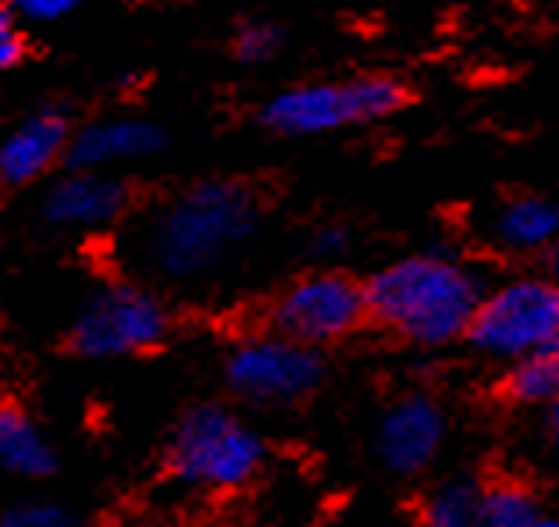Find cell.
Listing matches in <instances>:
<instances>
[{
    "instance_id": "6da1fadb",
    "label": "cell",
    "mask_w": 559,
    "mask_h": 527,
    "mask_svg": "<svg viewBox=\"0 0 559 527\" xmlns=\"http://www.w3.org/2000/svg\"><path fill=\"white\" fill-rule=\"evenodd\" d=\"M261 200L247 182L214 179L171 196L143 228V261L160 278L193 282L217 272L257 232Z\"/></svg>"
},
{
    "instance_id": "7a4b0ae2",
    "label": "cell",
    "mask_w": 559,
    "mask_h": 527,
    "mask_svg": "<svg viewBox=\"0 0 559 527\" xmlns=\"http://www.w3.org/2000/svg\"><path fill=\"white\" fill-rule=\"evenodd\" d=\"M481 300L477 278L445 256H406L367 286L371 318L420 346H442L467 335Z\"/></svg>"
},
{
    "instance_id": "3957f363",
    "label": "cell",
    "mask_w": 559,
    "mask_h": 527,
    "mask_svg": "<svg viewBox=\"0 0 559 527\" xmlns=\"http://www.w3.org/2000/svg\"><path fill=\"white\" fill-rule=\"evenodd\" d=\"M264 464V442L236 414L197 407L182 417L171 439L175 478L197 489H239Z\"/></svg>"
},
{
    "instance_id": "277c9868",
    "label": "cell",
    "mask_w": 559,
    "mask_h": 527,
    "mask_svg": "<svg viewBox=\"0 0 559 527\" xmlns=\"http://www.w3.org/2000/svg\"><path fill=\"white\" fill-rule=\"evenodd\" d=\"M403 104V86L389 75H364L346 83H313L282 89L264 104V125L282 136H321V132L364 125L392 115Z\"/></svg>"
},
{
    "instance_id": "5b68a950",
    "label": "cell",
    "mask_w": 559,
    "mask_h": 527,
    "mask_svg": "<svg viewBox=\"0 0 559 527\" xmlns=\"http://www.w3.org/2000/svg\"><path fill=\"white\" fill-rule=\"evenodd\" d=\"M471 343L488 357L521 360L559 339V282L516 278L488 292L471 321Z\"/></svg>"
},
{
    "instance_id": "8992f818",
    "label": "cell",
    "mask_w": 559,
    "mask_h": 527,
    "mask_svg": "<svg viewBox=\"0 0 559 527\" xmlns=\"http://www.w3.org/2000/svg\"><path fill=\"white\" fill-rule=\"evenodd\" d=\"M168 335V310L154 292L135 286L100 289L72 324L75 354L93 360L132 357L154 349Z\"/></svg>"
},
{
    "instance_id": "52a82bcc",
    "label": "cell",
    "mask_w": 559,
    "mask_h": 527,
    "mask_svg": "<svg viewBox=\"0 0 559 527\" xmlns=\"http://www.w3.org/2000/svg\"><path fill=\"white\" fill-rule=\"evenodd\" d=\"M367 314H371V307H367L364 286L346 275L321 272L299 278L296 286L285 289L275 310H271V321L289 339L321 346L349 335Z\"/></svg>"
},
{
    "instance_id": "ba28073f",
    "label": "cell",
    "mask_w": 559,
    "mask_h": 527,
    "mask_svg": "<svg viewBox=\"0 0 559 527\" xmlns=\"http://www.w3.org/2000/svg\"><path fill=\"white\" fill-rule=\"evenodd\" d=\"M228 385L250 403H293L318 385L321 357L289 335H257L231 349Z\"/></svg>"
},
{
    "instance_id": "9c48e42d",
    "label": "cell",
    "mask_w": 559,
    "mask_h": 527,
    "mask_svg": "<svg viewBox=\"0 0 559 527\" xmlns=\"http://www.w3.org/2000/svg\"><path fill=\"white\" fill-rule=\"evenodd\" d=\"M442 410L428 396H406L392 403L378 424V456L392 475L425 470L442 445Z\"/></svg>"
},
{
    "instance_id": "30bf717a",
    "label": "cell",
    "mask_w": 559,
    "mask_h": 527,
    "mask_svg": "<svg viewBox=\"0 0 559 527\" xmlns=\"http://www.w3.org/2000/svg\"><path fill=\"white\" fill-rule=\"evenodd\" d=\"M126 185L104 171L75 168L44 196V218L58 228H104L126 211Z\"/></svg>"
},
{
    "instance_id": "8fae6325",
    "label": "cell",
    "mask_w": 559,
    "mask_h": 527,
    "mask_svg": "<svg viewBox=\"0 0 559 527\" xmlns=\"http://www.w3.org/2000/svg\"><path fill=\"white\" fill-rule=\"evenodd\" d=\"M68 143H72V136H68V121L61 111L44 107V111L29 115L0 143V182H36L68 154Z\"/></svg>"
},
{
    "instance_id": "7c38bea8",
    "label": "cell",
    "mask_w": 559,
    "mask_h": 527,
    "mask_svg": "<svg viewBox=\"0 0 559 527\" xmlns=\"http://www.w3.org/2000/svg\"><path fill=\"white\" fill-rule=\"evenodd\" d=\"M165 146V132L146 118H104L79 129L68 143V160L72 168L104 171L126 160H140L157 154Z\"/></svg>"
},
{
    "instance_id": "4fadbf2b",
    "label": "cell",
    "mask_w": 559,
    "mask_h": 527,
    "mask_svg": "<svg viewBox=\"0 0 559 527\" xmlns=\"http://www.w3.org/2000/svg\"><path fill=\"white\" fill-rule=\"evenodd\" d=\"M492 236L499 247L516 253L549 250L559 239V204L545 196H516L496 211Z\"/></svg>"
},
{
    "instance_id": "5bb4252c",
    "label": "cell",
    "mask_w": 559,
    "mask_h": 527,
    "mask_svg": "<svg viewBox=\"0 0 559 527\" xmlns=\"http://www.w3.org/2000/svg\"><path fill=\"white\" fill-rule=\"evenodd\" d=\"M0 470L11 478H47L53 450L19 407H0Z\"/></svg>"
},
{
    "instance_id": "9a60e30c",
    "label": "cell",
    "mask_w": 559,
    "mask_h": 527,
    "mask_svg": "<svg viewBox=\"0 0 559 527\" xmlns=\"http://www.w3.org/2000/svg\"><path fill=\"white\" fill-rule=\"evenodd\" d=\"M507 392L521 403L559 399V339L516 360L507 378Z\"/></svg>"
},
{
    "instance_id": "2e32d148",
    "label": "cell",
    "mask_w": 559,
    "mask_h": 527,
    "mask_svg": "<svg viewBox=\"0 0 559 527\" xmlns=\"http://www.w3.org/2000/svg\"><path fill=\"white\" fill-rule=\"evenodd\" d=\"M425 527H488L485 492L471 481H449L425 503Z\"/></svg>"
},
{
    "instance_id": "e0dca14e",
    "label": "cell",
    "mask_w": 559,
    "mask_h": 527,
    "mask_svg": "<svg viewBox=\"0 0 559 527\" xmlns=\"http://www.w3.org/2000/svg\"><path fill=\"white\" fill-rule=\"evenodd\" d=\"M485 517L488 527H535L542 513L535 495L521 484H496L485 492Z\"/></svg>"
},
{
    "instance_id": "ac0fdd59",
    "label": "cell",
    "mask_w": 559,
    "mask_h": 527,
    "mask_svg": "<svg viewBox=\"0 0 559 527\" xmlns=\"http://www.w3.org/2000/svg\"><path fill=\"white\" fill-rule=\"evenodd\" d=\"M0 527H83L72 510H64L58 503H19L11 506Z\"/></svg>"
},
{
    "instance_id": "d6986e66",
    "label": "cell",
    "mask_w": 559,
    "mask_h": 527,
    "mask_svg": "<svg viewBox=\"0 0 559 527\" xmlns=\"http://www.w3.org/2000/svg\"><path fill=\"white\" fill-rule=\"evenodd\" d=\"M278 44H282V36H278L275 25H267V22H247L236 33V53H239V61H250V64L271 61V58H275Z\"/></svg>"
},
{
    "instance_id": "ffe728a7",
    "label": "cell",
    "mask_w": 559,
    "mask_h": 527,
    "mask_svg": "<svg viewBox=\"0 0 559 527\" xmlns=\"http://www.w3.org/2000/svg\"><path fill=\"white\" fill-rule=\"evenodd\" d=\"M22 58H25V36L15 22V11L0 4V72L15 69Z\"/></svg>"
},
{
    "instance_id": "44dd1931",
    "label": "cell",
    "mask_w": 559,
    "mask_h": 527,
    "mask_svg": "<svg viewBox=\"0 0 559 527\" xmlns=\"http://www.w3.org/2000/svg\"><path fill=\"white\" fill-rule=\"evenodd\" d=\"M83 4V0H11V8L29 22H58Z\"/></svg>"
},
{
    "instance_id": "7402d4cb",
    "label": "cell",
    "mask_w": 559,
    "mask_h": 527,
    "mask_svg": "<svg viewBox=\"0 0 559 527\" xmlns=\"http://www.w3.org/2000/svg\"><path fill=\"white\" fill-rule=\"evenodd\" d=\"M346 247V232L343 228H324V232L313 239V250L318 253H338Z\"/></svg>"
},
{
    "instance_id": "603a6c76",
    "label": "cell",
    "mask_w": 559,
    "mask_h": 527,
    "mask_svg": "<svg viewBox=\"0 0 559 527\" xmlns=\"http://www.w3.org/2000/svg\"><path fill=\"white\" fill-rule=\"evenodd\" d=\"M545 261H549V267H552V275H559V239L552 242L549 250H545Z\"/></svg>"
},
{
    "instance_id": "cb8c5ba5",
    "label": "cell",
    "mask_w": 559,
    "mask_h": 527,
    "mask_svg": "<svg viewBox=\"0 0 559 527\" xmlns=\"http://www.w3.org/2000/svg\"><path fill=\"white\" fill-rule=\"evenodd\" d=\"M549 428H552V439L559 442V399H552V410H549Z\"/></svg>"
},
{
    "instance_id": "d4e9b609",
    "label": "cell",
    "mask_w": 559,
    "mask_h": 527,
    "mask_svg": "<svg viewBox=\"0 0 559 527\" xmlns=\"http://www.w3.org/2000/svg\"><path fill=\"white\" fill-rule=\"evenodd\" d=\"M535 527H559V517H542Z\"/></svg>"
}]
</instances>
